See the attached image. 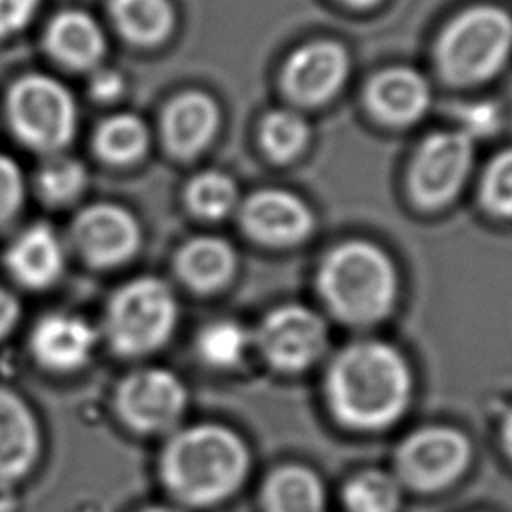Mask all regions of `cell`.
Instances as JSON below:
<instances>
[{
    "label": "cell",
    "instance_id": "obj_1",
    "mask_svg": "<svg viewBox=\"0 0 512 512\" xmlns=\"http://www.w3.org/2000/svg\"><path fill=\"white\" fill-rule=\"evenodd\" d=\"M412 376L406 360L384 342H358L338 354L328 372L336 416L356 428H382L408 406Z\"/></svg>",
    "mask_w": 512,
    "mask_h": 512
},
{
    "label": "cell",
    "instance_id": "obj_2",
    "mask_svg": "<svg viewBox=\"0 0 512 512\" xmlns=\"http://www.w3.org/2000/svg\"><path fill=\"white\" fill-rule=\"evenodd\" d=\"M248 450L228 428L196 424L174 434L160 460L168 490L192 506L230 496L248 472Z\"/></svg>",
    "mask_w": 512,
    "mask_h": 512
},
{
    "label": "cell",
    "instance_id": "obj_3",
    "mask_svg": "<svg viewBox=\"0 0 512 512\" xmlns=\"http://www.w3.org/2000/svg\"><path fill=\"white\" fill-rule=\"evenodd\" d=\"M318 286L330 310L352 324L384 318L396 300V270L370 242H346L320 266Z\"/></svg>",
    "mask_w": 512,
    "mask_h": 512
},
{
    "label": "cell",
    "instance_id": "obj_4",
    "mask_svg": "<svg viewBox=\"0 0 512 512\" xmlns=\"http://www.w3.org/2000/svg\"><path fill=\"white\" fill-rule=\"evenodd\" d=\"M106 336L122 356H144L158 350L176 324V300L158 278L130 280L110 298Z\"/></svg>",
    "mask_w": 512,
    "mask_h": 512
},
{
    "label": "cell",
    "instance_id": "obj_5",
    "mask_svg": "<svg viewBox=\"0 0 512 512\" xmlns=\"http://www.w3.org/2000/svg\"><path fill=\"white\" fill-rule=\"evenodd\" d=\"M512 48V18L496 6H474L442 34L438 60L454 82H480L494 76Z\"/></svg>",
    "mask_w": 512,
    "mask_h": 512
},
{
    "label": "cell",
    "instance_id": "obj_6",
    "mask_svg": "<svg viewBox=\"0 0 512 512\" xmlns=\"http://www.w3.org/2000/svg\"><path fill=\"white\" fill-rule=\"evenodd\" d=\"M6 110L14 134L32 150L54 154L74 136V98L50 76L28 74L16 80L8 92Z\"/></svg>",
    "mask_w": 512,
    "mask_h": 512
},
{
    "label": "cell",
    "instance_id": "obj_7",
    "mask_svg": "<svg viewBox=\"0 0 512 512\" xmlns=\"http://www.w3.org/2000/svg\"><path fill=\"white\" fill-rule=\"evenodd\" d=\"M186 408V388L164 368H144L126 376L116 390V410L126 426L154 434L172 428Z\"/></svg>",
    "mask_w": 512,
    "mask_h": 512
},
{
    "label": "cell",
    "instance_id": "obj_8",
    "mask_svg": "<svg viewBox=\"0 0 512 512\" xmlns=\"http://www.w3.org/2000/svg\"><path fill=\"white\" fill-rule=\"evenodd\" d=\"M258 346L274 368L296 372L308 368L324 352L326 326L306 306H280L264 318Z\"/></svg>",
    "mask_w": 512,
    "mask_h": 512
},
{
    "label": "cell",
    "instance_id": "obj_9",
    "mask_svg": "<svg viewBox=\"0 0 512 512\" xmlns=\"http://www.w3.org/2000/svg\"><path fill=\"white\" fill-rule=\"evenodd\" d=\"M470 458V444L458 430L432 426L410 434L398 450L402 478L422 490L446 486L460 476Z\"/></svg>",
    "mask_w": 512,
    "mask_h": 512
},
{
    "label": "cell",
    "instance_id": "obj_10",
    "mask_svg": "<svg viewBox=\"0 0 512 512\" xmlns=\"http://www.w3.org/2000/svg\"><path fill=\"white\" fill-rule=\"evenodd\" d=\"M72 242L80 256L96 268L128 262L140 248L138 220L122 206L98 202L72 222Z\"/></svg>",
    "mask_w": 512,
    "mask_h": 512
},
{
    "label": "cell",
    "instance_id": "obj_11",
    "mask_svg": "<svg viewBox=\"0 0 512 512\" xmlns=\"http://www.w3.org/2000/svg\"><path fill=\"white\" fill-rule=\"evenodd\" d=\"M472 164V138L466 132H438L430 136L412 168L414 198L436 208L454 198Z\"/></svg>",
    "mask_w": 512,
    "mask_h": 512
},
{
    "label": "cell",
    "instance_id": "obj_12",
    "mask_svg": "<svg viewBox=\"0 0 512 512\" xmlns=\"http://www.w3.org/2000/svg\"><path fill=\"white\" fill-rule=\"evenodd\" d=\"M242 222L252 238L284 246L306 238L314 218L310 208L298 196L284 190H262L246 200Z\"/></svg>",
    "mask_w": 512,
    "mask_h": 512
},
{
    "label": "cell",
    "instance_id": "obj_13",
    "mask_svg": "<svg viewBox=\"0 0 512 512\" xmlns=\"http://www.w3.org/2000/svg\"><path fill=\"white\" fill-rule=\"evenodd\" d=\"M96 346L92 326L74 314L54 312L38 320L30 336V350L42 368L74 372L82 368Z\"/></svg>",
    "mask_w": 512,
    "mask_h": 512
},
{
    "label": "cell",
    "instance_id": "obj_14",
    "mask_svg": "<svg viewBox=\"0 0 512 512\" xmlns=\"http://www.w3.org/2000/svg\"><path fill=\"white\" fill-rule=\"evenodd\" d=\"M348 74V56L342 46L322 40L298 48L286 62L284 86L300 102L330 98Z\"/></svg>",
    "mask_w": 512,
    "mask_h": 512
},
{
    "label": "cell",
    "instance_id": "obj_15",
    "mask_svg": "<svg viewBox=\"0 0 512 512\" xmlns=\"http://www.w3.org/2000/svg\"><path fill=\"white\" fill-rule=\"evenodd\" d=\"M40 454V430L26 402L0 388V482L26 476Z\"/></svg>",
    "mask_w": 512,
    "mask_h": 512
},
{
    "label": "cell",
    "instance_id": "obj_16",
    "mask_svg": "<svg viewBox=\"0 0 512 512\" xmlns=\"http://www.w3.org/2000/svg\"><path fill=\"white\" fill-rule=\"evenodd\" d=\"M6 268L26 288L52 286L64 270V248L52 226L38 222L26 228L8 248Z\"/></svg>",
    "mask_w": 512,
    "mask_h": 512
},
{
    "label": "cell",
    "instance_id": "obj_17",
    "mask_svg": "<svg viewBox=\"0 0 512 512\" xmlns=\"http://www.w3.org/2000/svg\"><path fill=\"white\" fill-rule=\"evenodd\" d=\"M220 122L216 102L204 92H184L164 110L162 134L168 150L180 158L196 156Z\"/></svg>",
    "mask_w": 512,
    "mask_h": 512
},
{
    "label": "cell",
    "instance_id": "obj_18",
    "mask_svg": "<svg viewBox=\"0 0 512 512\" xmlns=\"http://www.w3.org/2000/svg\"><path fill=\"white\" fill-rule=\"evenodd\" d=\"M48 54L72 70H90L106 52V38L94 16L82 10L58 12L44 34Z\"/></svg>",
    "mask_w": 512,
    "mask_h": 512
},
{
    "label": "cell",
    "instance_id": "obj_19",
    "mask_svg": "<svg viewBox=\"0 0 512 512\" xmlns=\"http://www.w3.org/2000/svg\"><path fill=\"white\" fill-rule=\"evenodd\" d=\"M372 110L394 124L418 120L430 102L426 80L410 68H390L380 72L368 88Z\"/></svg>",
    "mask_w": 512,
    "mask_h": 512
},
{
    "label": "cell",
    "instance_id": "obj_20",
    "mask_svg": "<svg viewBox=\"0 0 512 512\" xmlns=\"http://www.w3.org/2000/svg\"><path fill=\"white\" fill-rule=\"evenodd\" d=\"M236 268L232 246L214 236H198L188 240L178 256L176 270L180 278L194 290L210 292L224 286Z\"/></svg>",
    "mask_w": 512,
    "mask_h": 512
},
{
    "label": "cell",
    "instance_id": "obj_21",
    "mask_svg": "<svg viewBox=\"0 0 512 512\" xmlns=\"http://www.w3.org/2000/svg\"><path fill=\"white\" fill-rule=\"evenodd\" d=\"M110 14L118 32L138 46L162 42L174 26L168 0H110Z\"/></svg>",
    "mask_w": 512,
    "mask_h": 512
},
{
    "label": "cell",
    "instance_id": "obj_22",
    "mask_svg": "<svg viewBox=\"0 0 512 512\" xmlns=\"http://www.w3.org/2000/svg\"><path fill=\"white\" fill-rule=\"evenodd\" d=\"M264 504L268 512H324V490L312 470L284 466L268 478Z\"/></svg>",
    "mask_w": 512,
    "mask_h": 512
},
{
    "label": "cell",
    "instance_id": "obj_23",
    "mask_svg": "<svg viewBox=\"0 0 512 512\" xmlns=\"http://www.w3.org/2000/svg\"><path fill=\"white\" fill-rule=\"evenodd\" d=\"M148 142L150 136L146 124L130 112L106 118L94 136L98 156L110 164L136 162L146 154Z\"/></svg>",
    "mask_w": 512,
    "mask_h": 512
},
{
    "label": "cell",
    "instance_id": "obj_24",
    "mask_svg": "<svg viewBox=\"0 0 512 512\" xmlns=\"http://www.w3.org/2000/svg\"><path fill=\"white\" fill-rule=\"evenodd\" d=\"M236 200V184L230 176L216 170L194 176L186 190V202L190 210L208 220L224 218L236 206Z\"/></svg>",
    "mask_w": 512,
    "mask_h": 512
},
{
    "label": "cell",
    "instance_id": "obj_25",
    "mask_svg": "<svg viewBox=\"0 0 512 512\" xmlns=\"http://www.w3.org/2000/svg\"><path fill=\"white\" fill-rule=\"evenodd\" d=\"M88 182L86 168L80 160L68 156L50 158L36 176V186L40 196L54 206L70 204L76 200Z\"/></svg>",
    "mask_w": 512,
    "mask_h": 512
},
{
    "label": "cell",
    "instance_id": "obj_26",
    "mask_svg": "<svg viewBox=\"0 0 512 512\" xmlns=\"http://www.w3.org/2000/svg\"><path fill=\"white\" fill-rule=\"evenodd\" d=\"M344 504L350 512H396L400 492L388 474L366 470L346 484Z\"/></svg>",
    "mask_w": 512,
    "mask_h": 512
},
{
    "label": "cell",
    "instance_id": "obj_27",
    "mask_svg": "<svg viewBox=\"0 0 512 512\" xmlns=\"http://www.w3.org/2000/svg\"><path fill=\"white\" fill-rule=\"evenodd\" d=\"M248 336L232 320H216L204 326L196 338L200 358L214 368H232L242 360Z\"/></svg>",
    "mask_w": 512,
    "mask_h": 512
},
{
    "label": "cell",
    "instance_id": "obj_28",
    "mask_svg": "<svg viewBox=\"0 0 512 512\" xmlns=\"http://www.w3.org/2000/svg\"><path fill=\"white\" fill-rule=\"evenodd\" d=\"M260 138L274 160H290L304 148L308 126L296 112L274 110L264 118Z\"/></svg>",
    "mask_w": 512,
    "mask_h": 512
},
{
    "label": "cell",
    "instance_id": "obj_29",
    "mask_svg": "<svg viewBox=\"0 0 512 512\" xmlns=\"http://www.w3.org/2000/svg\"><path fill=\"white\" fill-rule=\"evenodd\" d=\"M484 204L502 216H512V150L502 152L486 170L482 186Z\"/></svg>",
    "mask_w": 512,
    "mask_h": 512
},
{
    "label": "cell",
    "instance_id": "obj_30",
    "mask_svg": "<svg viewBox=\"0 0 512 512\" xmlns=\"http://www.w3.org/2000/svg\"><path fill=\"white\" fill-rule=\"evenodd\" d=\"M24 200V178L18 164L0 154V228L20 210Z\"/></svg>",
    "mask_w": 512,
    "mask_h": 512
},
{
    "label": "cell",
    "instance_id": "obj_31",
    "mask_svg": "<svg viewBox=\"0 0 512 512\" xmlns=\"http://www.w3.org/2000/svg\"><path fill=\"white\" fill-rule=\"evenodd\" d=\"M40 0H0V38H8L32 20Z\"/></svg>",
    "mask_w": 512,
    "mask_h": 512
},
{
    "label": "cell",
    "instance_id": "obj_32",
    "mask_svg": "<svg viewBox=\"0 0 512 512\" xmlns=\"http://www.w3.org/2000/svg\"><path fill=\"white\" fill-rule=\"evenodd\" d=\"M88 92L98 102H112L124 92V78L112 68H98L90 78Z\"/></svg>",
    "mask_w": 512,
    "mask_h": 512
},
{
    "label": "cell",
    "instance_id": "obj_33",
    "mask_svg": "<svg viewBox=\"0 0 512 512\" xmlns=\"http://www.w3.org/2000/svg\"><path fill=\"white\" fill-rule=\"evenodd\" d=\"M496 120H498V112L492 104H474L470 108H466L464 112V122H466V132L470 134H488L496 128Z\"/></svg>",
    "mask_w": 512,
    "mask_h": 512
},
{
    "label": "cell",
    "instance_id": "obj_34",
    "mask_svg": "<svg viewBox=\"0 0 512 512\" xmlns=\"http://www.w3.org/2000/svg\"><path fill=\"white\" fill-rule=\"evenodd\" d=\"M20 316V304L18 300L0 286V340L10 334V330L16 326Z\"/></svg>",
    "mask_w": 512,
    "mask_h": 512
},
{
    "label": "cell",
    "instance_id": "obj_35",
    "mask_svg": "<svg viewBox=\"0 0 512 512\" xmlns=\"http://www.w3.org/2000/svg\"><path fill=\"white\" fill-rule=\"evenodd\" d=\"M504 444L512 456V412L504 420Z\"/></svg>",
    "mask_w": 512,
    "mask_h": 512
},
{
    "label": "cell",
    "instance_id": "obj_36",
    "mask_svg": "<svg viewBox=\"0 0 512 512\" xmlns=\"http://www.w3.org/2000/svg\"><path fill=\"white\" fill-rule=\"evenodd\" d=\"M144 512H180V510H174L170 506H152V508H146Z\"/></svg>",
    "mask_w": 512,
    "mask_h": 512
},
{
    "label": "cell",
    "instance_id": "obj_37",
    "mask_svg": "<svg viewBox=\"0 0 512 512\" xmlns=\"http://www.w3.org/2000/svg\"><path fill=\"white\" fill-rule=\"evenodd\" d=\"M346 2L358 4V6H366V4H372V2H376V0H346Z\"/></svg>",
    "mask_w": 512,
    "mask_h": 512
}]
</instances>
